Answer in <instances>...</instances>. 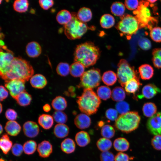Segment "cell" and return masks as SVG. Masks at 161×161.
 <instances>
[{
	"label": "cell",
	"mask_w": 161,
	"mask_h": 161,
	"mask_svg": "<svg viewBox=\"0 0 161 161\" xmlns=\"http://www.w3.org/2000/svg\"><path fill=\"white\" fill-rule=\"evenodd\" d=\"M147 127L152 134L161 135V112L156 113L148 120Z\"/></svg>",
	"instance_id": "obj_12"
},
{
	"label": "cell",
	"mask_w": 161,
	"mask_h": 161,
	"mask_svg": "<svg viewBox=\"0 0 161 161\" xmlns=\"http://www.w3.org/2000/svg\"><path fill=\"white\" fill-rule=\"evenodd\" d=\"M0 54V74L2 78L8 71L15 57L13 52L3 45L1 46Z\"/></svg>",
	"instance_id": "obj_9"
},
{
	"label": "cell",
	"mask_w": 161,
	"mask_h": 161,
	"mask_svg": "<svg viewBox=\"0 0 161 161\" xmlns=\"http://www.w3.org/2000/svg\"><path fill=\"white\" fill-rule=\"evenodd\" d=\"M100 55L99 48L94 44L87 41L77 46L74 53L75 61L79 62L85 67L94 65Z\"/></svg>",
	"instance_id": "obj_2"
},
{
	"label": "cell",
	"mask_w": 161,
	"mask_h": 161,
	"mask_svg": "<svg viewBox=\"0 0 161 161\" xmlns=\"http://www.w3.org/2000/svg\"><path fill=\"white\" fill-rule=\"evenodd\" d=\"M113 145L115 149L120 152L127 151L129 147V143L126 138L119 137L115 139Z\"/></svg>",
	"instance_id": "obj_24"
},
{
	"label": "cell",
	"mask_w": 161,
	"mask_h": 161,
	"mask_svg": "<svg viewBox=\"0 0 161 161\" xmlns=\"http://www.w3.org/2000/svg\"><path fill=\"white\" fill-rule=\"evenodd\" d=\"M43 110L46 112H49L51 109L50 105L48 104H46L43 106Z\"/></svg>",
	"instance_id": "obj_58"
},
{
	"label": "cell",
	"mask_w": 161,
	"mask_h": 161,
	"mask_svg": "<svg viewBox=\"0 0 161 161\" xmlns=\"http://www.w3.org/2000/svg\"><path fill=\"white\" fill-rule=\"evenodd\" d=\"M140 120V117L138 112H129L119 116L115 121V126L122 132L130 133L138 128Z\"/></svg>",
	"instance_id": "obj_4"
},
{
	"label": "cell",
	"mask_w": 161,
	"mask_h": 161,
	"mask_svg": "<svg viewBox=\"0 0 161 161\" xmlns=\"http://www.w3.org/2000/svg\"><path fill=\"white\" fill-rule=\"evenodd\" d=\"M0 161H4L1 158L0 159Z\"/></svg>",
	"instance_id": "obj_62"
},
{
	"label": "cell",
	"mask_w": 161,
	"mask_h": 161,
	"mask_svg": "<svg viewBox=\"0 0 161 161\" xmlns=\"http://www.w3.org/2000/svg\"><path fill=\"white\" fill-rule=\"evenodd\" d=\"M23 150L24 153L27 155L33 154L37 148V143L33 140H29L25 142L24 144Z\"/></svg>",
	"instance_id": "obj_43"
},
{
	"label": "cell",
	"mask_w": 161,
	"mask_h": 161,
	"mask_svg": "<svg viewBox=\"0 0 161 161\" xmlns=\"http://www.w3.org/2000/svg\"><path fill=\"white\" fill-rule=\"evenodd\" d=\"M75 140L77 145L80 147H84L87 146L91 141L89 134L87 132L83 131L76 133L75 137Z\"/></svg>",
	"instance_id": "obj_21"
},
{
	"label": "cell",
	"mask_w": 161,
	"mask_h": 161,
	"mask_svg": "<svg viewBox=\"0 0 161 161\" xmlns=\"http://www.w3.org/2000/svg\"><path fill=\"white\" fill-rule=\"evenodd\" d=\"M38 122L40 125L45 129H50L54 123L53 117L47 114H42L38 117Z\"/></svg>",
	"instance_id": "obj_23"
},
{
	"label": "cell",
	"mask_w": 161,
	"mask_h": 161,
	"mask_svg": "<svg viewBox=\"0 0 161 161\" xmlns=\"http://www.w3.org/2000/svg\"><path fill=\"white\" fill-rule=\"evenodd\" d=\"M42 49L40 45L37 42L32 41L27 44L26 47V52L30 57L35 58L41 54Z\"/></svg>",
	"instance_id": "obj_16"
},
{
	"label": "cell",
	"mask_w": 161,
	"mask_h": 161,
	"mask_svg": "<svg viewBox=\"0 0 161 161\" xmlns=\"http://www.w3.org/2000/svg\"><path fill=\"white\" fill-rule=\"evenodd\" d=\"M101 78L99 69H91L85 72L81 77L80 81L78 86L84 89H92L99 85Z\"/></svg>",
	"instance_id": "obj_8"
},
{
	"label": "cell",
	"mask_w": 161,
	"mask_h": 161,
	"mask_svg": "<svg viewBox=\"0 0 161 161\" xmlns=\"http://www.w3.org/2000/svg\"><path fill=\"white\" fill-rule=\"evenodd\" d=\"M23 127L24 134L28 137H35L38 134L39 132L38 125L34 121H26L23 124Z\"/></svg>",
	"instance_id": "obj_14"
},
{
	"label": "cell",
	"mask_w": 161,
	"mask_h": 161,
	"mask_svg": "<svg viewBox=\"0 0 161 161\" xmlns=\"http://www.w3.org/2000/svg\"><path fill=\"white\" fill-rule=\"evenodd\" d=\"M72 15L69 11L62 10L60 11L56 16V20L60 24L64 25L68 23L72 19Z\"/></svg>",
	"instance_id": "obj_25"
},
{
	"label": "cell",
	"mask_w": 161,
	"mask_h": 161,
	"mask_svg": "<svg viewBox=\"0 0 161 161\" xmlns=\"http://www.w3.org/2000/svg\"><path fill=\"white\" fill-rule=\"evenodd\" d=\"M141 85L139 77H137L128 81L124 86L125 89L127 93L135 95L139 90Z\"/></svg>",
	"instance_id": "obj_19"
},
{
	"label": "cell",
	"mask_w": 161,
	"mask_h": 161,
	"mask_svg": "<svg viewBox=\"0 0 161 161\" xmlns=\"http://www.w3.org/2000/svg\"><path fill=\"white\" fill-rule=\"evenodd\" d=\"M52 117L54 120L58 124H64L68 119L66 114L62 111H56L53 113Z\"/></svg>",
	"instance_id": "obj_45"
},
{
	"label": "cell",
	"mask_w": 161,
	"mask_h": 161,
	"mask_svg": "<svg viewBox=\"0 0 161 161\" xmlns=\"http://www.w3.org/2000/svg\"><path fill=\"white\" fill-rule=\"evenodd\" d=\"M151 144L156 150H161V135H155L151 140Z\"/></svg>",
	"instance_id": "obj_50"
},
{
	"label": "cell",
	"mask_w": 161,
	"mask_h": 161,
	"mask_svg": "<svg viewBox=\"0 0 161 161\" xmlns=\"http://www.w3.org/2000/svg\"><path fill=\"white\" fill-rule=\"evenodd\" d=\"M24 82L18 80L5 81L4 85L11 96L15 99L20 93L25 90Z\"/></svg>",
	"instance_id": "obj_11"
},
{
	"label": "cell",
	"mask_w": 161,
	"mask_h": 161,
	"mask_svg": "<svg viewBox=\"0 0 161 161\" xmlns=\"http://www.w3.org/2000/svg\"><path fill=\"white\" fill-rule=\"evenodd\" d=\"M85 67L80 63L75 61L70 66V73L74 77H81L85 72Z\"/></svg>",
	"instance_id": "obj_27"
},
{
	"label": "cell",
	"mask_w": 161,
	"mask_h": 161,
	"mask_svg": "<svg viewBox=\"0 0 161 161\" xmlns=\"http://www.w3.org/2000/svg\"><path fill=\"white\" fill-rule=\"evenodd\" d=\"M114 154L109 151L102 152L100 155V161H114Z\"/></svg>",
	"instance_id": "obj_51"
},
{
	"label": "cell",
	"mask_w": 161,
	"mask_h": 161,
	"mask_svg": "<svg viewBox=\"0 0 161 161\" xmlns=\"http://www.w3.org/2000/svg\"><path fill=\"white\" fill-rule=\"evenodd\" d=\"M34 73L29 62L20 57L14 58L8 71L1 78L5 81L18 80L24 82L28 80Z\"/></svg>",
	"instance_id": "obj_1"
},
{
	"label": "cell",
	"mask_w": 161,
	"mask_h": 161,
	"mask_svg": "<svg viewBox=\"0 0 161 161\" xmlns=\"http://www.w3.org/2000/svg\"><path fill=\"white\" fill-rule=\"evenodd\" d=\"M138 44L139 47L144 50H148L151 46V42L146 38H141L138 41Z\"/></svg>",
	"instance_id": "obj_49"
},
{
	"label": "cell",
	"mask_w": 161,
	"mask_h": 161,
	"mask_svg": "<svg viewBox=\"0 0 161 161\" xmlns=\"http://www.w3.org/2000/svg\"><path fill=\"white\" fill-rule=\"evenodd\" d=\"M115 108L118 112L121 114L128 112L130 109L129 104L123 101L117 103L115 105Z\"/></svg>",
	"instance_id": "obj_47"
},
{
	"label": "cell",
	"mask_w": 161,
	"mask_h": 161,
	"mask_svg": "<svg viewBox=\"0 0 161 161\" xmlns=\"http://www.w3.org/2000/svg\"><path fill=\"white\" fill-rule=\"evenodd\" d=\"M97 94L100 99L106 100L111 96L112 92L108 86H102L98 87L97 90Z\"/></svg>",
	"instance_id": "obj_40"
},
{
	"label": "cell",
	"mask_w": 161,
	"mask_h": 161,
	"mask_svg": "<svg viewBox=\"0 0 161 161\" xmlns=\"http://www.w3.org/2000/svg\"><path fill=\"white\" fill-rule=\"evenodd\" d=\"M30 83L33 88L41 89L47 85V80L43 75L41 74H36L31 77L30 79Z\"/></svg>",
	"instance_id": "obj_18"
},
{
	"label": "cell",
	"mask_w": 161,
	"mask_h": 161,
	"mask_svg": "<svg viewBox=\"0 0 161 161\" xmlns=\"http://www.w3.org/2000/svg\"><path fill=\"white\" fill-rule=\"evenodd\" d=\"M147 1L149 2V3H153L156 1L157 0H148Z\"/></svg>",
	"instance_id": "obj_59"
},
{
	"label": "cell",
	"mask_w": 161,
	"mask_h": 161,
	"mask_svg": "<svg viewBox=\"0 0 161 161\" xmlns=\"http://www.w3.org/2000/svg\"><path fill=\"white\" fill-rule=\"evenodd\" d=\"M0 134H1V133H2V132H3V127H2V125H1V124H0Z\"/></svg>",
	"instance_id": "obj_60"
},
{
	"label": "cell",
	"mask_w": 161,
	"mask_h": 161,
	"mask_svg": "<svg viewBox=\"0 0 161 161\" xmlns=\"http://www.w3.org/2000/svg\"><path fill=\"white\" fill-rule=\"evenodd\" d=\"M5 116L9 121H14L17 118L18 115L14 110L9 109H7L5 112Z\"/></svg>",
	"instance_id": "obj_54"
},
{
	"label": "cell",
	"mask_w": 161,
	"mask_h": 161,
	"mask_svg": "<svg viewBox=\"0 0 161 161\" xmlns=\"http://www.w3.org/2000/svg\"><path fill=\"white\" fill-rule=\"evenodd\" d=\"M150 35L151 39L154 41L161 42V27H155L151 29Z\"/></svg>",
	"instance_id": "obj_46"
},
{
	"label": "cell",
	"mask_w": 161,
	"mask_h": 161,
	"mask_svg": "<svg viewBox=\"0 0 161 161\" xmlns=\"http://www.w3.org/2000/svg\"><path fill=\"white\" fill-rule=\"evenodd\" d=\"M152 55V61L154 66L157 68H161V48L154 49Z\"/></svg>",
	"instance_id": "obj_42"
},
{
	"label": "cell",
	"mask_w": 161,
	"mask_h": 161,
	"mask_svg": "<svg viewBox=\"0 0 161 161\" xmlns=\"http://www.w3.org/2000/svg\"><path fill=\"white\" fill-rule=\"evenodd\" d=\"M117 75L121 85L124 87L126 83L131 79L137 77V72L124 59H121L117 64Z\"/></svg>",
	"instance_id": "obj_7"
},
{
	"label": "cell",
	"mask_w": 161,
	"mask_h": 161,
	"mask_svg": "<svg viewBox=\"0 0 161 161\" xmlns=\"http://www.w3.org/2000/svg\"><path fill=\"white\" fill-rule=\"evenodd\" d=\"M37 151L41 157L43 158L47 157L52 152V145L49 141H43L38 144Z\"/></svg>",
	"instance_id": "obj_17"
},
{
	"label": "cell",
	"mask_w": 161,
	"mask_h": 161,
	"mask_svg": "<svg viewBox=\"0 0 161 161\" xmlns=\"http://www.w3.org/2000/svg\"><path fill=\"white\" fill-rule=\"evenodd\" d=\"M61 147L63 152L67 154H70L75 151L76 145L75 142L72 139L67 138L62 142Z\"/></svg>",
	"instance_id": "obj_28"
},
{
	"label": "cell",
	"mask_w": 161,
	"mask_h": 161,
	"mask_svg": "<svg viewBox=\"0 0 161 161\" xmlns=\"http://www.w3.org/2000/svg\"><path fill=\"white\" fill-rule=\"evenodd\" d=\"M70 66L65 62L60 63L57 65L56 70L58 75L61 76H66L70 72Z\"/></svg>",
	"instance_id": "obj_44"
},
{
	"label": "cell",
	"mask_w": 161,
	"mask_h": 161,
	"mask_svg": "<svg viewBox=\"0 0 161 161\" xmlns=\"http://www.w3.org/2000/svg\"><path fill=\"white\" fill-rule=\"evenodd\" d=\"M130 160L128 154L122 152L118 153L115 156L114 161H130Z\"/></svg>",
	"instance_id": "obj_56"
},
{
	"label": "cell",
	"mask_w": 161,
	"mask_h": 161,
	"mask_svg": "<svg viewBox=\"0 0 161 161\" xmlns=\"http://www.w3.org/2000/svg\"><path fill=\"white\" fill-rule=\"evenodd\" d=\"M0 113H1L2 111V105L1 104V103H0Z\"/></svg>",
	"instance_id": "obj_61"
},
{
	"label": "cell",
	"mask_w": 161,
	"mask_h": 161,
	"mask_svg": "<svg viewBox=\"0 0 161 161\" xmlns=\"http://www.w3.org/2000/svg\"><path fill=\"white\" fill-rule=\"evenodd\" d=\"M124 4L125 7L129 10H135L139 7L140 2L137 0H126Z\"/></svg>",
	"instance_id": "obj_48"
},
{
	"label": "cell",
	"mask_w": 161,
	"mask_h": 161,
	"mask_svg": "<svg viewBox=\"0 0 161 161\" xmlns=\"http://www.w3.org/2000/svg\"><path fill=\"white\" fill-rule=\"evenodd\" d=\"M51 105L53 108L56 111H62L66 108L67 103L64 97L58 96L53 100Z\"/></svg>",
	"instance_id": "obj_30"
},
{
	"label": "cell",
	"mask_w": 161,
	"mask_h": 161,
	"mask_svg": "<svg viewBox=\"0 0 161 161\" xmlns=\"http://www.w3.org/2000/svg\"><path fill=\"white\" fill-rule=\"evenodd\" d=\"M100 133L103 137L110 139L114 137L115 134V130L112 126L106 124L101 128Z\"/></svg>",
	"instance_id": "obj_41"
},
{
	"label": "cell",
	"mask_w": 161,
	"mask_h": 161,
	"mask_svg": "<svg viewBox=\"0 0 161 161\" xmlns=\"http://www.w3.org/2000/svg\"><path fill=\"white\" fill-rule=\"evenodd\" d=\"M69 129L67 126L64 124H58L54 129L53 132L55 136L59 138H63L67 136Z\"/></svg>",
	"instance_id": "obj_26"
},
{
	"label": "cell",
	"mask_w": 161,
	"mask_h": 161,
	"mask_svg": "<svg viewBox=\"0 0 161 161\" xmlns=\"http://www.w3.org/2000/svg\"><path fill=\"white\" fill-rule=\"evenodd\" d=\"M157 109L155 104L152 102L145 103L142 108L143 115L146 117H151L156 113Z\"/></svg>",
	"instance_id": "obj_35"
},
{
	"label": "cell",
	"mask_w": 161,
	"mask_h": 161,
	"mask_svg": "<svg viewBox=\"0 0 161 161\" xmlns=\"http://www.w3.org/2000/svg\"><path fill=\"white\" fill-rule=\"evenodd\" d=\"M161 92L160 89L155 84L149 83L143 86L141 94L138 95L137 97L140 99L143 98L151 99Z\"/></svg>",
	"instance_id": "obj_13"
},
{
	"label": "cell",
	"mask_w": 161,
	"mask_h": 161,
	"mask_svg": "<svg viewBox=\"0 0 161 161\" xmlns=\"http://www.w3.org/2000/svg\"><path fill=\"white\" fill-rule=\"evenodd\" d=\"M12 142L10 140L7 134H4L1 137L0 140V147L3 152L7 154L12 147Z\"/></svg>",
	"instance_id": "obj_33"
},
{
	"label": "cell",
	"mask_w": 161,
	"mask_h": 161,
	"mask_svg": "<svg viewBox=\"0 0 161 161\" xmlns=\"http://www.w3.org/2000/svg\"><path fill=\"white\" fill-rule=\"evenodd\" d=\"M77 16L80 20L86 23L89 21L91 19L92 13L89 8L84 7L79 10Z\"/></svg>",
	"instance_id": "obj_31"
},
{
	"label": "cell",
	"mask_w": 161,
	"mask_h": 161,
	"mask_svg": "<svg viewBox=\"0 0 161 161\" xmlns=\"http://www.w3.org/2000/svg\"><path fill=\"white\" fill-rule=\"evenodd\" d=\"M74 123L78 128L83 129H87L90 126L91 121L88 115L83 113L76 116L74 120Z\"/></svg>",
	"instance_id": "obj_15"
},
{
	"label": "cell",
	"mask_w": 161,
	"mask_h": 161,
	"mask_svg": "<svg viewBox=\"0 0 161 161\" xmlns=\"http://www.w3.org/2000/svg\"><path fill=\"white\" fill-rule=\"evenodd\" d=\"M126 97L124 89L121 87L117 86L112 92L111 97L114 101L118 102L123 101Z\"/></svg>",
	"instance_id": "obj_36"
},
{
	"label": "cell",
	"mask_w": 161,
	"mask_h": 161,
	"mask_svg": "<svg viewBox=\"0 0 161 161\" xmlns=\"http://www.w3.org/2000/svg\"><path fill=\"white\" fill-rule=\"evenodd\" d=\"M23 150V146L17 143L14 144L12 146L11 151L12 154L16 156H19L22 153Z\"/></svg>",
	"instance_id": "obj_53"
},
{
	"label": "cell",
	"mask_w": 161,
	"mask_h": 161,
	"mask_svg": "<svg viewBox=\"0 0 161 161\" xmlns=\"http://www.w3.org/2000/svg\"><path fill=\"white\" fill-rule=\"evenodd\" d=\"M115 19L112 15L109 14L103 15L101 17L100 23L102 27L109 29L112 27L115 24Z\"/></svg>",
	"instance_id": "obj_34"
},
{
	"label": "cell",
	"mask_w": 161,
	"mask_h": 161,
	"mask_svg": "<svg viewBox=\"0 0 161 161\" xmlns=\"http://www.w3.org/2000/svg\"><path fill=\"white\" fill-rule=\"evenodd\" d=\"M139 73L141 78L148 80L151 78L154 74V70L151 66L148 64L141 65L138 68Z\"/></svg>",
	"instance_id": "obj_20"
},
{
	"label": "cell",
	"mask_w": 161,
	"mask_h": 161,
	"mask_svg": "<svg viewBox=\"0 0 161 161\" xmlns=\"http://www.w3.org/2000/svg\"><path fill=\"white\" fill-rule=\"evenodd\" d=\"M147 2H144L143 1L140 2L139 7L134 11L136 14L135 17L139 21L141 27L145 26L151 18L150 10L146 5Z\"/></svg>",
	"instance_id": "obj_10"
},
{
	"label": "cell",
	"mask_w": 161,
	"mask_h": 161,
	"mask_svg": "<svg viewBox=\"0 0 161 161\" xmlns=\"http://www.w3.org/2000/svg\"><path fill=\"white\" fill-rule=\"evenodd\" d=\"M101 79L104 84L107 86H111L116 82L117 77L113 71H108L104 73Z\"/></svg>",
	"instance_id": "obj_32"
},
{
	"label": "cell",
	"mask_w": 161,
	"mask_h": 161,
	"mask_svg": "<svg viewBox=\"0 0 161 161\" xmlns=\"http://www.w3.org/2000/svg\"><path fill=\"white\" fill-rule=\"evenodd\" d=\"M115 27L122 35L125 36L128 39L141 27L137 18L129 14L120 17V20Z\"/></svg>",
	"instance_id": "obj_5"
},
{
	"label": "cell",
	"mask_w": 161,
	"mask_h": 161,
	"mask_svg": "<svg viewBox=\"0 0 161 161\" xmlns=\"http://www.w3.org/2000/svg\"><path fill=\"white\" fill-rule=\"evenodd\" d=\"M38 3L41 7L46 10L52 7L54 4V2L52 0H40Z\"/></svg>",
	"instance_id": "obj_55"
},
{
	"label": "cell",
	"mask_w": 161,
	"mask_h": 161,
	"mask_svg": "<svg viewBox=\"0 0 161 161\" xmlns=\"http://www.w3.org/2000/svg\"><path fill=\"white\" fill-rule=\"evenodd\" d=\"M77 101L80 110L88 115L95 114L101 103L97 95L91 89H84Z\"/></svg>",
	"instance_id": "obj_3"
},
{
	"label": "cell",
	"mask_w": 161,
	"mask_h": 161,
	"mask_svg": "<svg viewBox=\"0 0 161 161\" xmlns=\"http://www.w3.org/2000/svg\"><path fill=\"white\" fill-rule=\"evenodd\" d=\"M4 129L8 134L15 136L20 132L21 127L20 124L15 120L9 121L6 123Z\"/></svg>",
	"instance_id": "obj_22"
},
{
	"label": "cell",
	"mask_w": 161,
	"mask_h": 161,
	"mask_svg": "<svg viewBox=\"0 0 161 161\" xmlns=\"http://www.w3.org/2000/svg\"><path fill=\"white\" fill-rule=\"evenodd\" d=\"M72 14L71 20L64 25V33L70 40L79 39L86 32L89 27L86 23L78 18L75 13L73 12Z\"/></svg>",
	"instance_id": "obj_6"
},
{
	"label": "cell",
	"mask_w": 161,
	"mask_h": 161,
	"mask_svg": "<svg viewBox=\"0 0 161 161\" xmlns=\"http://www.w3.org/2000/svg\"><path fill=\"white\" fill-rule=\"evenodd\" d=\"M29 6V2L27 0H16L13 4L14 10L16 11L21 13L26 12Z\"/></svg>",
	"instance_id": "obj_38"
},
{
	"label": "cell",
	"mask_w": 161,
	"mask_h": 161,
	"mask_svg": "<svg viewBox=\"0 0 161 161\" xmlns=\"http://www.w3.org/2000/svg\"><path fill=\"white\" fill-rule=\"evenodd\" d=\"M125 4L120 2H114L111 7L112 13L114 15L121 17L124 14L125 10Z\"/></svg>",
	"instance_id": "obj_37"
},
{
	"label": "cell",
	"mask_w": 161,
	"mask_h": 161,
	"mask_svg": "<svg viewBox=\"0 0 161 161\" xmlns=\"http://www.w3.org/2000/svg\"><path fill=\"white\" fill-rule=\"evenodd\" d=\"M8 96V92L6 88L3 86L0 87V100L3 101L7 98Z\"/></svg>",
	"instance_id": "obj_57"
},
{
	"label": "cell",
	"mask_w": 161,
	"mask_h": 161,
	"mask_svg": "<svg viewBox=\"0 0 161 161\" xmlns=\"http://www.w3.org/2000/svg\"><path fill=\"white\" fill-rule=\"evenodd\" d=\"M96 145L100 151L102 152L109 151L112 146V143L110 139L102 137L98 140Z\"/></svg>",
	"instance_id": "obj_39"
},
{
	"label": "cell",
	"mask_w": 161,
	"mask_h": 161,
	"mask_svg": "<svg viewBox=\"0 0 161 161\" xmlns=\"http://www.w3.org/2000/svg\"><path fill=\"white\" fill-rule=\"evenodd\" d=\"M105 116L107 119L111 121L116 120L118 118V112L114 109H108L105 113Z\"/></svg>",
	"instance_id": "obj_52"
},
{
	"label": "cell",
	"mask_w": 161,
	"mask_h": 161,
	"mask_svg": "<svg viewBox=\"0 0 161 161\" xmlns=\"http://www.w3.org/2000/svg\"><path fill=\"white\" fill-rule=\"evenodd\" d=\"M15 99L20 106H26L30 104L32 97L30 95L25 91L18 95Z\"/></svg>",
	"instance_id": "obj_29"
}]
</instances>
